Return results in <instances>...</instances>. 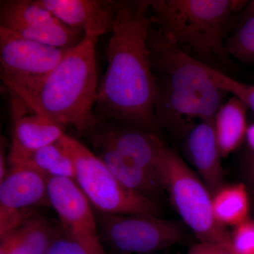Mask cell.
I'll return each mask as SVG.
<instances>
[{
  "instance_id": "e0dca14e",
  "label": "cell",
  "mask_w": 254,
  "mask_h": 254,
  "mask_svg": "<svg viewBox=\"0 0 254 254\" xmlns=\"http://www.w3.org/2000/svg\"><path fill=\"white\" fill-rule=\"evenodd\" d=\"M249 110L242 100L232 95L215 114V136L222 158L238 149L245 141Z\"/></svg>"
},
{
  "instance_id": "7a4b0ae2",
  "label": "cell",
  "mask_w": 254,
  "mask_h": 254,
  "mask_svg": "<svg viewBox=\"0 0 254 254\" xmlns=\"http://www.w3.org/2000/svg\"><path fill=\"white\" fill-rule=\"evenodd\" d=\"M148 46L155 80V121L160 129L186 136L195 125L215 116L228 93L213 83L201 63L152 23Z\"/></svg>"
},
{
  "instance_id": "44dd1931",
  "label": "cell",
  "mask_w": 254,
  "mask_h": 254,
  "mask_svg": "<svg viewBox=\"0 0 254 254\" xmlns=\"http://www.w3.org/2000/svg\"><path fill=\"white\" fill-rule=\"evenodd\" d=\"M225 48L232 59L244 64L254 63V18L233 30L227 38Z\"/></svg>"
},
{
  "instance_id": "30bf717a",
  "label": "cell",
  "mask_w": 254,
  "mask_h": 254,
  "mask_svg": "<svg viewBox=\"0 0 254 254\" xmlns=\"http://www.w3.org/2000/svg\"><path fill=\"white\" fill-rule=\"evenodd\" d=\"M88 136L95 147L112 148L131 158L149 172L162 187L164 153L167 145L159 138L158 133L98 118Z\"/></svg>"
},
{
  "instance_id": "8992f818",
  "label": "cell",
  "mask_w": 254,
  "mask_h": 254,
  "mask_svg": "<svg viewBox=\"0 0 254 254\" xmlns=\"http://www.w3.org/2000/svg\"><path fill=\"white\" fill-rule=\"evenodd\" d=\"M74 163L75 179L87 199L105 214L159 216L158 202L123 186L104 162L81 142L64 135L60 141Z\"/></svg>"
},
{
  "instance_id": "7c38bea8",
  "label": "cell",
  "mask_w": 254,
  "mask_h": 254,
  "mask_svg": "<svg viewBox=\"0 0 254 254\" xmlns=\"http://www.w3.org/2000/svg\"><path fill=\"white\" fill-rule=\"evenodd\" d=\"M68 50L26 39L0 27L1 78L46 74L60 63Z\"/></svg>"
},
{
  "instance_id": "4316f807",
  "label": "cell",
  "mask_w": 254,
  "mask_h": 254,
  "mask_svg": "<svg viewBox=\"0 0 254 254\" xmlns=\"http://www.w3.org/2000/svg\"><path fill=\"white\" fill-rule=\"evenodd\" d=\"M245 141L251 154H254V123L249 125L246 133Z\"/></svg>"
},
{
  "instance_id": "ba28073f",
  "label": "cell",
  "mask_w": 254,
  "mask_h": 254,
  "mask_svg": "<svg viewBox=\"0 0 254 254\" xmlns=\"http://www.w3.org/2000/svg\"><path fill=\"white\" fill-rule=\"evenodd\" d=\"M0 27L26 39L70 50L85 38L83 32L64 24L36 0H1Z\"/></svg>"
},
{
  "instance_id": "8fae6325",
  "label": "cell",
  "mask_w": 254,
  "mask_h": 254,
  "mask_svg": "<svg viewBox=\"0 0 254 254\" xmlns=\"http://www.w3.org/2000/svg\"><path fill=\"white\" fill-rule=\"evenodd\" d=\"M48 178L26 165H13L0 182V238L18 228L30 207L48 200Z\"/></svg>"
},
{
  "instance_id": "4fadbf2b",
  "label": "cell",
  "mask_w": 254,
  "mask_h": 254,
  "mask_svg": "<svg viewBox=\"0 0 254 254\" xmlns=\"http://www.w3.org/2000/svg\"><path fill=\"white\" fill-rule=\"evenodd\" d=\"M12 140L9 154L10 165L26 163L43 147L59 141L65 134V127L31 110L11 93Z\"/></svg>"
},
{
  "instance_id": "f1b7e54d",
  "label": "cell",
  "mask_w": 254,
  "mask_h": 254,
  "mask_svg": "<svg viewBox=\"0 0 254 254\" xmlns=\"http://www.w3.org/2000/svg\"><path fill=\"white\" fill-rule=\"evenodd\" d=\"M248 173L251 187L254 191V154H249Z\"/></svg>"
},
{
  "instance_id": "d6986e66",
  "label": "cell",
  "mask_w": 254,
  "mask_h": 254,
  "mask_svg": "<svg viewBox=\"0 0 254 254\" xmlns=\"http://www.w3.org/2000/svg\"><path fill=\"white\" fill-rule=\"evenodd\" d=\"M214 213L224 227H236L249 219L250 194L243 183L225 185L213 195Z\"/></svg>"
},
{
  "instance_id": "3957f363",
  "label": "cell",
  "mask_w": 254,
  "mask_h": 254,
  "mask_svg": "<svg viewBox=\"0 0 254 254\" xmlns=\"http://www.w3.org/2000/svg\"><path fill=\"white\" fill-rule=\"evenodd\" d=\"M85 37L68 50L53 70L38 76L1 78L10 93L36 113L81 135L93 131L98 118L93 114L98 90L95 44Z\"/></svg>"
},
{
  "instance_id": "6da1fadb",
  "label": "cell",
  "mask_w": 254,
  "mask_h": 254,
  "mask_svg": "<svg viewBox=\"0 0 254 254\" xmlns=\"http://www.w3.org/2000/svg\"><path fill=\"white\" fill-rule=\"evenodd\" d=\"M150 0H117L108 66L98 84L95 108L98 118L158 133L155 80L148 46Z\"/></svg>"
},
{
  "instance_id": "5bb4252c",
  "label": "cell",
  "mask_w": 254,
  "mask_h": 254,
  "mask_svg": "<svg viewBox=\"0 0 254 254\" xmlns=\"http://www.w3.org/2000/svg\"><path fill=\"white\" fill-rule=\"evenodd\" d=\"M68 27L97 39L110 32L115 18L113 0H36Z\"/></svg>"
},
{
  "instance_id": "d4e9b609",
  "label": "cell",
  "mask_w": 254,
  "mask_h": 254,
  "mask_svg": "<svg viewBox=\"0 0 254 254\" xmlns=\"http://www.w3.org/2000/svg\"><path fill=\"white\" fill-rule=\"evenodd\" d=\"M187 254H235L225 247L213 244L198 242L192 246Z\"/></svg>"
},
{
  "instance_id": "ffe728a7",
  "label": "cell",
  "mask_w": 254,
  "mask_h": 254,
  "mask_svg": "<svg viewBox=\"0 0 254 254\" xmlns=\"http://www.w3.org/2000/svg\"><path fill=\"white\" fill-rule=\"evenodd\" d=\"M19 165H28L47 178L75 179L73 159L60 141L43 147Z\"/></svg>"
},
{
  "instance_id": "603a6c76",
  "label": "cell",
  "mask_w": 254,
  "mask_h": 254,
  "mask_svg": "<svg viewBox=\"0 0 254 254\" xmlns=\"http://www.w3.org/2000/svg\"><path fill=\"white\" fill-rule=\"evenodd\" d=\"M230 239L235 254H254V220L248 219L234 227Z\"/></svg>"
},
{
  "instance_id": "9a60e30c",
  "label": "cell",
  "mask_w": 254,
  "mask_h": 254,
  "mask_svg": "<svg viewBox=\"0 0 254 254\" xmlns=\"http://www.w3.org/2000/svg\"><path fill=\"white\" fill-rule=\"evenodd\" d=\"M187 155L212 195L225 186V172L215 131V117L195 125L186 136Z\"/></svg>"
},
{
  "instance_id": "484cf974",
  "label": "cell",
  "mask_w": 254,
  "mask_h": 254,
  "mask_svg": "<svg viewBox=\"0 0 254 254\" xmlns=\"http://www.w3.org/2000/svg\"><path fill=\"white\" fill-rule=\"evenodd\" d=\"M252 18H254V0L248 1V3L242 10V12L238 15L235 28Z\"/></svg>"
},
{
  "instance_id": "9c48e42d",
  "label": "cell",
  "mask_w": 254,
  "mask_h": 254,
  "mask_svg": "<svg viewBox=\"0 0 254 254\" xmlns=\"http://www.w3.org/2000/svg\"><path fill=\"white\" fill-rule=\"evenodd\" d=\"M48 201L54 208L66 236L88 254H106L100 242L91 203L74 180L48 178Z\"/></svg>"
},
{
  "instance_id": "52a82bcc",
  "label": "cell",
  "mask_w": 254,
  "mask_h": 254,
  "mask_svg": "<svg viewBox=\"0 0 254 254\" xmlns=\"http://www.w3.org/2000/svg\"><path fill=\"white\" fill-rule=\"evenodd\" d=\"M102 227L110 244L126 254L158 252L181 243L185 237L177 222L153 215L103 213Z\"/></svg>"
},
{
  "instance_id": "ac0fdd59",
  "label": "cell",
  "mask_w": 254,
  "mask_h": 254,
  "mask_svg": "<svg viewBox=\"0 0 254 254\" xmlns=\"http://www.w3.org/2000/svg\"><path fill=\"white\" fill-rule=\"evenodd\" d=\"M55 237L46 220L28 216L18 228L1 239L0 254H47Z\"/></svg>"
},
{
  "instance_id": "7402d4cb",
  "label": "cell",
  "mask_w": 254,
  "mask_h": 254,
  "mask_svg": "<svg viewBox=\"0 0 254 254\" xmlns=\"http://www.w3.org/2000/svg\"><path fill=\"white\" fill-rule=\"evenodd\" d=\"M212 81L220 89L236 96L244 102L249 109L254 113V85L248 84L235 79L232 76L220 72L203 64Z\"/></svg>"
},
{
  "instance_id": "2e32d148",
  "label": "cell",
  "mask_w": 254,
  "mask_h": 254,
  "mask_svg": "<svg viewBox=\"0 0 254 254\" xmlns=\"http://www.w3.org/2000/svg\"><path fill=\"white\" fill-rule=\"evenodd\" d=\"M98 157L123 186L157 202L165 190L154 177L131 158L106 147H96Z\"/></svg>"
},
{
  "instance_id": "277c9868",
  "label": "cell",
  "mask_w": 254,
  "mask_h": 254,
  "mask_svg": "<svg viewBox=\"0 0 254 254\" xmlns=\"http://www.w3.org/2000/svg\"><path fill=\"white\" fill-rule=\"evenodd\" d=\"M245 0H150L154 27L182 52L230 76L236 65L225 43L233 31Z\"/></svg>"
},
{
  "instance_id": "5b68a950",
  "label": "cell",
  "mask_w": 254,
  "mask_h": 254,
  "mask_svg": "<svg viewBox=\"0 0 254 254\" xmlns=\"http://www.w3.org/2000/svg\"><path fill=\"white\" fill-rule=\"evenodd\" d=\"M161 185L180 218L200 242L232 250L230 233L214 213L213 195L195 172L167 145Z\"/></svg>"
},
{
  "instance_id": "83f0119b",
  "label": "cell",
  "mask_w": 254,
  "mask_h": 254,
  "mask_svg": "<svg viewBox=\"0 0 254 254\" xmlns=\"http://www.w3.org/2000/svg\"><path fill=\"white\" fill-rule=\"evenodd\" d=\"M9 173V170L6 168V157H5L4 149L1 145L0 150V182L2 181L5 177Z\"/></svg>"
},
{
  "instance_id": "cb8c5ba5",
  "label": "cell",
  "mask_w": 254,
  "mask_h": 254,
  "mask_svg": "<svg viewBox=\"0 0 254 254\" xmlns=\"http://www.w3.org/2000/svg\"><path fill=\"white\" fill-rule=\"evenodd\" d=\"M47 254H88L81 245L65 235L56 237Z\"/></svg>"
}]
</instances>
